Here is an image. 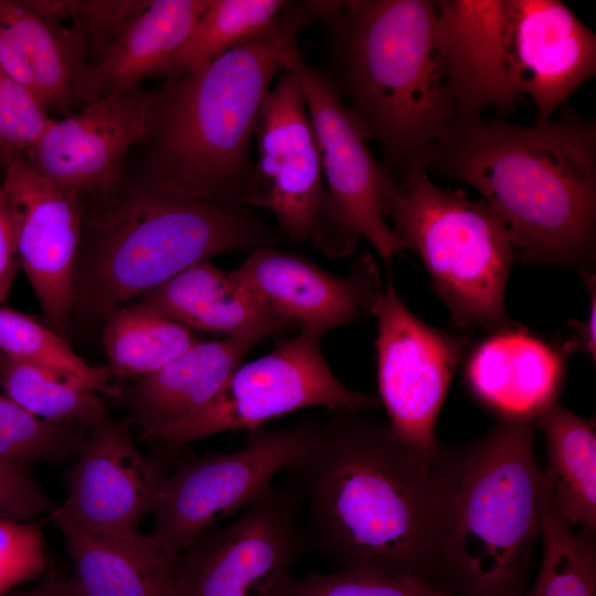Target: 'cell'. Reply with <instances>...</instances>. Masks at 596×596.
<instances>
[{"label":"cell","mask_w":596,"mask_h":596,"mask_svg":"<svg viewBox=\"0 0 596 596\" xmlns=\"http://www.w3.org/2000/svg\"><path fill=\"white\" fill-rule=\"evenodd\" d=\"M363 411L328 408L285 482L308 550L341 570L438 584L436 453L421 454Z\"/></svg>","instance_id":"obj_1"},{"label":"cell","mask_w":596,"mask_h":596,"mask_svg":"<svg viewBox=\"0 0 596 596\" xmlns=\"http://www.w3.org/2000/svg\"><path fill=\"white\" fill-rule=\"evenodd\" d=\"M426 169L482 195L519 257L586 267L595 254L596 126L573 109L533 126L458 119Z\"/></svg>","instance_id":"obj_2"},{"label":"cell","mask_w":596,"mask_h":596,"mask_svg":"<svg viewBox=\"0 0 596 596\" xmlns=\"http://www.w3.org/2000/svg\"><path fill=\"white\" fill-rule=\"evenodd\" d=\"M246 204L180 191L140 169L86 198L73 272V310L105 322L188 267L270 246L274 232Z\"/></svg>","instance_id":"obj_3"},{"label":"cell","mask_w":596,"mask_h":596,"mask_svg":"<svg viewBox=\"0 0 596 596\" xmlns=\"http://www.w3.org/2000/svg\"><path fill=\"white\" fill-rule=\"evenodd\" d=\"M321 1L281 12L275 24L156 92L141 169L198 196L243 203L253 166L248 145L263 102L285 68L284 46L307 22L323 18Z\"/></svg>","instance_id":"obj_4"},{"label":"cell","mask_w":596,"mask_h":596,"mask_svg":"<svg viewBox=\"0 0 596 596\" xmlns=\"http://www.w3.org/2000/svg\"><path fill=\"white\" fill-rule=\"evenodd\" d=\"M533 440V421L499 418L473 443L438 446V584L454 596H523L544 498Z\"/></svg>","instance_id":"obj_5"},{"label":"cell","mask_w":596,"mask_h":596,"mask_svg":"<svg viewBox=\"0 0 596 596\" xmlns=\"http://www.w3.org/2000/svg\"><path fill=\"white\" fill-rule=\"evenodd\" d=\"M329 20L338 84L331 83L380 142L384 168L397 180L425 170L458 120L438 47L437 1H343Z\"/></svg>","instance_id":"obj_6"},{"label":"cell","mask_w":596,"mask_h":596,"mask_svg":"<svg viewBox=\"0 0 596 596\" xmlns=\"http://www.w3.org/2000/svg\"><path fill=\"white\" fill-rule=\"evenodd\" d=\"M381 207L406 248L422 258L453 326L470 331L511 326L504 291L514 249L483 200L439 188L421 169L392 178Z\"/></svg>","instance_id":"obj_7"},{"label":"cell","mask_w":596,"mask_h":596,"mask_svg":"<svg viewBox=\"0 0 596 596\" xmlns=\"http://www.w3.org/2000/svg\"><path fill=\"white\" fill-rule=\"evenodd\" d=\"M258 160L244 202L270 210L296 242L310 241L331 257L354 248L342 236L323 182L318 143L302 89L284 68L267 93L254 131Z\"/></svg>","instance_id":"obj_8"},{"label":"cell","mask_w":596,"mask_h":596,"mask_svg":"<svg viewBox=\"0 0 596 596\" xmlns=\"http://www.w3.org/2000/svg\"><path fill=\"white\" fill-rule=\"evenodd\" d=\"M321 337L301 330L270 353L238 365L220 391L183 418L145 437L183 445L224 430H253L269 419L311 407L368 411L379 401L344 386L320 351Z\"/></svg>","instance_id":"obj_9"},{"label":"cell","mask_w":596,"mask_h":596,"mask_svg":"<svg viewBox=\"0 0 596 596\" xmlns=\"http://www.w3.org/2000/svg\"><path fill=\"white\" fill-rule=\"evenodd\" d=\"M315 427L313 419L277 430L258 427L240 450L181 464L163 479L152 511L157 547L178 558L203 532L244 509L301 458Z\"/></svg>","instance_id":"obj_10"},{"label":"cell","mask_w":596,"mask_h":596,"mask_svg":"<svg viewBox=\"0 0 596 596\" xmlns=\"http://www.w3.org/2000/svg\"><path fill=\"white\" fill-rule=\"evenodd\" d=\"M307 550L298 502L284 481L180 554L175 596H278Z\"/></svg>","instance_id":"obj_11"},{"label":"cell","mask_w":596,"mask_h":596,"mask_svg":"<svg viewBox=\"0 0 596 596\" xmlns=\"http://www.w3.org/2000/svg\"><path fill=\"white\" fill-rule=\"evenodd\" d=\"M284 62L302 89L342 236L353 248L366 238L390 264L406 248L381 207L391 174L370 152L366 131L331 81L306 63L296 39L285 44Z\"/></svg>","instance_id":"obj_12"},{"label":"cell","mask_w":596,"mask_h":596,"mask_svg":"<svg viewBox=\"0 0 596 596\" xmlns=\"http://www.w3.org/2000/svg\"><path fill=\"white\" fill-rule=\"evenodd\" d=\"M375 316L377 384L389 426L412 449L433 455L438 448L435 424L469 339L415 317L392 280Z\"/></svg>","instance_id":"obj_13"},{"label":"cell","mask_w":596,"mask_h":596,"mask_svg":"<svg viewBox=\"0 0 596 596\" xmlns=\"http://www.w3.org/2000/svg\"><path fill=\"white\" fill-rule=\"evenodd\" d=\"M166 476L158 459L136 448L127 425L106 414L91 425V435L67 475L68 493L60 508L108 540L141 554H164L150 535L140 532L139 524L153 511Z\"/></svg>","instance_id":"obj_14"},{"label":"cell","mask_w":596,"mask_h":596,"mask_svg":"<svg viewBox=\"0 0 596 596\" xmlns=\"http://www.w3.org/2000/svg\"><path fill=\"white\" fill-rule=\"evenodd\" d=\"M1 182L15 246L50 328L64 333L73 310V272L86 199L55 187L24 158L3 164Z\"/></svg>","instance_id":"obj_15"},{"label":"cell","mask_w":596,"mask_h":596,"mask_svg":"<svg viewBox=\"0 0 596 596\" xmlns=\"http://www.w3.org/2000/svg\"><path fill=\"white\" fill-rule=\"evenodd\" d=\"M155 97L138 86L52 118L24 159L58 189L96 195L118 181L130 147L148 137Z\"/></svg>","instance_id":"obj_16"},{"label":"cell","mask_w":596,"mask_h":596,"mask_svg":"<svg viewBox=\"0 0 596 596\" xmlns=\"http://www.w3.org/2000/svg\"><path fill=\"white\" fill-rule=\"evenodd\" d=\"M503 41L509 81L531 96L538 121L596 72L595 34L558 0H503Z\"/></svg>","instance_id":"obj_17"},{"label":"cell","mask_w":596,"mask_h":596,"mask_svg":"<svg viewBox=\"0 0 596 596\" xmlns=\"http://www.w3.org/2000/svg\"><path fill=\"white\" fill-rule=\"evenodd\" d=\"M231 273L277 312L298 320L301 330L319 337L375 316L384 292L370 254L359 256L351 272L341 277L294 254L260 246Z\"/></svg>","instance_id":"obj_18"},{"label":"cell","mask_w":596,"mask_h":596,"mask_svg":"<svg viewBox=\"0 0 596 596\" xmlns=\"http://www.w3.org/2000/svg\"><path fill=\"white\" fill-rule=\"evenodd\" d=\"M437 41L458 119L488 107L513 109L518 93L507 72L503 0L437 1Z\"/></svg>","instance_id":"obj_19"},{"label":"cell","mask_w":596,"mask_h":596,"mask_svg":"<svg viewBox=\"0 0 596 596\" xmlns=\"http://www.w3.org/2000/svg\"><path fill=\"white\" fill-rule=\"evenodd\" d=\"M88 44L79 26H63L31 1L0 0V64L49 111L71 115L76 85L88 64Z\"/></svg>","instance_id":"obj_20"},{"label":"cell","mask_w":596,"mask_h":596,"mask_svg":"<svg viewBox=\"0 0 596 596\" xmlns=\"http://www.w3.org/2000/svg\"><path fill=\"white\" fill-rule=\"evenodd\" d=\"M211 0H153L125 22L87 64L75 91L82 106L124 93L167 67Z\"/></svg>","instance_id":"obj_21"},{"label":"cell","mask_w":596,"mask_h":596,"mask_svg":"<svg viewBox=\"0 0 596 596\" xmlns=\"http://www.w3.org/2000/svg\"><path fill=\"white\" fill-rule=\"evenodd\" d=\"M557 350L522 328L496 330L471 351L466 381L500 418L535 421L555 404L563 379Z\"/></svg>","instance_id":"obj_22"},{"label":"cell","mask_w":596,"mask_h":596,"mask_svg":"<svg viewBox=\"0 0 596 596\" xmlns=\"http://www.w3.org/2000/svg\"><path fill=\"white\" fill-rule=\"evenodd\" d=\"M139 304L188 328L257 342L290 322L231 272L207 262L142 295Z\"/></svg>","instance_id":"obj_23"},{"label":"cell","mask_w":596,"mask_h":596,"mask_svg":"<svg viewBox=\"0 0 596 596\" xmlns=\"http://www.w3.org/2000/svg\"><path fill=\"white\" fill-rule=\"evenodd\" d=\"M257 341H198L163 368L145 375L128 396L143 430L174 423L205 405Z\"/></svg>","instance_id":"obj_24"},{"label":"cell","mask_w":596,"mask_h":596,"mask_svg":"<svg viewBox=\"0 0 596 596\" xmlns=\"http://www.w3.org/2000/svg\"><path fill=\"white\" fill-rule=\"evenodd\" d=\"M50 518L63 535L82 596H175L179 557L141 554L87 530L60 507Z\"/></svg>","instance_id":"obj_25"},{"label":"cell","mask_w":596,"mask_h":596,"mask_svg":"<svg viewBox=\"0 0 596 596\" xmlns=\"http://www.w3.org/2000/svg\"><path fill=\"white\" fill-rule=\"evenodd\" d=\"M534 424L546 440V467L542 472L550 505L571 529L595 532V421L582 418L556 402Z\"/></svg>","instance_id":"obj_26"},{"label":"cell","mask_w":596,"mask_h":596,"mask_svg":"<svg viewBox=\"0 0 596 596\" xmlns=\"http://www.w3.org/2000/svg\"><path fill=\"white\" fill-rule=\"evenodd\" d=\"M104 323L109 369L121 376L158 371L198 342L190 328L139 302L121 307Z\"/></svg>","instance_id":"obj_27"},{"label":"cell","mask_w":596,"mask_h":596,"mask_svg":"<svg viewBox=\"0 0 596 596\" xmlns=\"http://www.w3.org/2000/svg\"><path fill=\"white\" fill-rule=\"evenodd\" d=\"M283 0H211L170 61L164 76L196 71L236 45L269 30L285 8Z\"/></svg>","instance_id":"obj_28"},{"label":"cell","mask_w":596,"mask_h":596,"mask_svg":"<svg viewBox=\"0 0 596 596\" xmlns=\"http://www.w3.org/2000/svg\"><path fill=\"white\" fill-rule=\"evenodd\" d=\"M0 383L15 403L42 419L91 426L107 414L95 393L82 384L2 352Z\"/></svg>","instance_id":"obj_29"},{"label":"cell","mask_w":596,"mask_h":596,"mask_svg":"<svg viewBox=\"0 0 596 596\" xmlns=\"http://www.w3.org/2000/svg\"><path fill=\"white\" fill-rule=\"evenodd\" d=\"M542 561L523 596H596L595 532L567 526L549 503L544 489Z\"/></svg>","instance_id":"obj_30"},{"label":"cell","mask_w":596,"mask_h":596,"mask_svg":"<svg viewBox=\"0 0 596 596\" xmlns=\"http://www.w3.org/2000/svg\"><path fill=\"white\" fill-rule=\"evenodd\" d=\"M0 352L73 380L93 392L116 395L111 370L91 365L65 338L32 317L0 306Z\"/></svg>","instance_id":"obj_31"},{"label":"cell","mask_w":596,"mask_h":596,"mask_svg":"<svg viewBox=\"0 0 596 596\" xmlns=\"http://www.w3.org/2000/svg\"><path fill=\"white\" fill-rule=\"evenodd\" d=\"M87 437L73 424L36 417L15 403L0 383V460L28 467L36 460L62 461L78 455Z\"/></svg>","instance_id":"obj_32"},{"label":"cell","mask_w":596,"mask_h":596,"mask_svg":"<svg viewBox=\"0 0 596 596\" xmlns=\"http://www.w3.org/2000/svg\"><path fill=\"white\" fill-rule=\"evenodd\" d=\"M278 596H454L445 586L375 571L340 570L288 576Z\"/></svg>","instance_id":"obj_33"},{"label":"cell","mask_w":596,"mask_h":596,"mask_svg":"<svg viewBox=\"0 0 596 596\" xmlns=\"http://www.w3.org/2000/svg\"><path fill=\"white\" fill-rule=\"evenodd\" d=\"M51 119L41 99L0 67V162L24 158Z\"/></svg>","instance_id":"obj_34"},{"label":"cell","mask_w":596,"mask_h":596,"mask_svg":"<svg viewBox=\"0 0 596 596\" xmlns=\"http://www.w3.org/2000/svg\"><path fill=\"white\" fill-rule=\"evenodd\" d=\"M45 564L41 524L0 517V596L36 578Z\"/></svg>","instance_id":"obj_35"},{"label":"cell","mask_w":596,"mask_h":596,"mask_svg":"<svg viewBox=\"0 0 596 596\" xmlns=\"http://www.w3.org/2000/svg\"><path fill=\"white\" fill-rule=\"evenodd\" d=\"M40 10L55 17L71 15L86 35L93 34L88 54L94 60L116 31L141 11L148 1H32Z\"/></svg>","instance_id":"obj_36"},{"label":"cell","mask_w":596,"mask_h":596,"mask_svg":"<svg viewBox=\"0 0 596 596\" xmlns=\"http://www.w3.org/2000/svg\"><path fill=\"white\" fill-rule=\"evenodd\" d=\"M28 467L0 460V517L30 522L54 507Z\"/></svg>","instance_id":"obj_37"},{"label":"cell","mask_w":596,"mask_h":596,"mask_svg":"<svg viewBox=\"0 0 596 596\" xmlns=\"http://www.w3.org/2000/svg\"><path fill=\"white\" fill-rule=\"evenodd\" d=\"M19 258L9 206L0 182V306L7 300Z\"/></svg>","instance_id":"obj_38"},{"label":"cell","mask_w":596,"mask_h":596,"mask_svg":"<svg viewBox=\"0 0 596 596\" xmlns=\"http://www.w3.org/2000/svg\"><path fill=\"white\" fill-rule=\"evenodd\" d=\"M582 275L590 297L588 315L585 320L571 323L573 326L572 333L566 341L561 344V348L557 351L562 358L576 352H584L589 354L593 361H595L596 279L595 275L590 272H583Z\"/></svg>","instance_id":"obj_39"},{"label":"cell","mask_w":596,"mask_h":596,"mask_svg":"<svg viewBox=\"0 0 596 596\" xmlns=\"http://www.w3.org/2000/svg\"><path fill=\"white\" fill-rule=\"evenodd\" d=\"M3 596H82L73 577L51 571L34 587L23 592H9Z\"/></svg>","instance_id":"obj_40"}]
</instances>
